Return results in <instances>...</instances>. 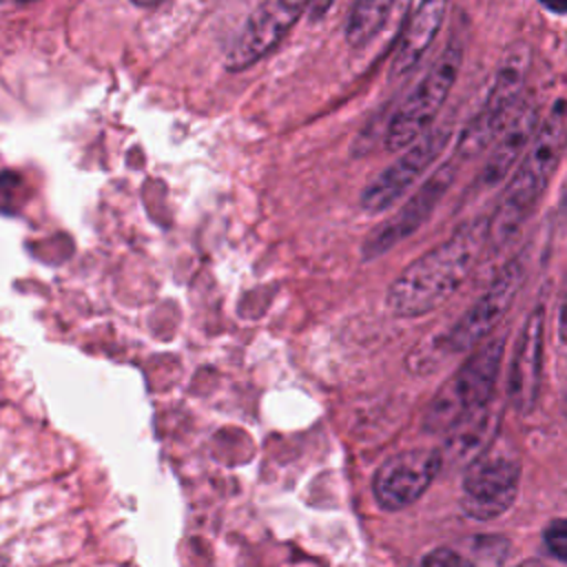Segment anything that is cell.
Returning <instances> with one entry per match:
<instances>
[{
	"instance_id": "5b68a950",
	"label": "cell",
	"mask_w": 567,
	"mask_h": 567,
	"mask_svg": "<svg viewBox=\"0 0 567 567\" xmlns=\"http://www.w3.org/2000/svg\"><path fill=\"white\" fill-rule=\"evenodd\" d=\"M529 60L532 53L523 42H516L503 53L501 64L489 84L487 97L483 100V106L474 113V117L465 124L456 140L452 153L456 159L465 162L476 157L507 128V124L520 109L518 100L523 95L525 80L529 73Z\"/></svg>"
},
{
	"instance_id": "44dd1931",
	"label": "cell",
	"mask_w": 567,
	"mask_h": 567,
	"mask_svg": "<svg viewBox=\"0 0 567 567\" xmlns=\"http://www.w3.org/2000/svg\"><path fill=\"white\" fill-rule=\"evenodd\" d=\"M518 567H545L543 563H536V560H529V563H523V565H518Z\"/></svg>"
},
{
	"instance_id": "52a82bcc",
	"label": "cell",
	"mask_w": 567,
	"mask_h": 567,
	"mask_svg": "<svg viewBox=\"0 0 567 567\" xmlns=\"http://www.w3.org/2000/svg\"><path fill=\"white\" fill-rule=\"evenodd\" d=\"M520 463L505 454L487 450L465 467L461 485V509L476 520H492L505 514L518 494Z\"/></svg>"
},
{
	"instance_id": "e0dca14e",
	"label": "cell",
	"mask_w": 567,
	"mask_h": 567,
	"mask_svg": "<svg viewBox=\"0 0 567 567\" xmlns=\"http://www.w3.org/2000/svg\"><path fill=\"white\" fill-rule=\"evenodd\" d=\"M543 538H545V547L560 560L567 563V518H558V520H551L545 532H543Z\"/></svg>"
},
{
	"instance_id": "30bf717a",
	"label": "cell",
	"mask_w": 567,
	"mask_h": 567,
	"mask_svg": "<svg viewBox=\"0 0 567 567\" xmlns=\"http://www.w3.org/2000/svg\"><path fill=\"white\" fill-rule=\"evenodd\" d=\"M443 467L436 447H412L385 458L372 476V494L383 509L396 512L423 496Z\"/></svg>"
},
{
	"instance_id": "7a4b0ae2",
	"label": "cell",
	"mask_w": 567,
	"mask_h": 567,
	"mask_svg": "<svg viewBox=\"0 0 567 567\" xmlns=\"http://www.w3.org/2000/svg\"><path fill=\"white\" fill-rule=\"evenodd\" d=\"M567 153V100H556L543 117L525 157L514 171L494 213L489 215V246L509 244L529 219Z\"/></svg>"
},
{
	"instance_id": "7c38bea8",
	"label": "cell",
	"mask_w": 567,
	"mask_h": 567,
	"mask_svg": "<svg viewBox=\"0 0 567 567\" xmlns=\"http://www.w3.org/2000/svg\"><path fill=\"white\" fill-rule=\"evenodd\" d=\"M543 348H545V312L534 308L516 339L507 374V401L518 414H529L540 394L543 381Z\"/></svg>"
},
{
	"instance_id": "6da1fadb",
	"label": "cell",
	"mask_w": 567,
	"mask_h": 567,
	"mask_svg": "<svg viewBox=\"0 0 567 567\" xmlns=\"http://www.w3.org/2000/svg\"><path fill=\"white\" fill-rule=\"evenodd\" d=\"M487 244L489 217L463 224L399 272L385 292L388 310L408 319L432 312L461 288Z\"/></svg>"
},
{
	"instance_id": "8fae6325",
	"label": "cell",
	"mask_w": 567,
	"mask_h": 567,
	"mask_svg": "<svg viewBox=\"0 0 567 567\" xmlns=\"http://www.w3.org/2000/svg\"><path fill=\"white\" fill-rule=\"evenodd\" d=\"M303 2H261L257 4L244 27L239 29L235 42L226 53V69L228 71H244L259 62L266 53H270L284 35L292 29V24L303 13Z\"/></svg>"
},
{
	"instance_id": "ffe728a7",
	"label": "cell",
	"mask_w": 567,
	"mask_h": 567,
	"mask_svg": "<svg viewBox=\"0 0 567 567\" xmlns=\"http://www.w3.org/2000/svg\"><path fill=\"white\" fill-rule=\"evenodd\" d=\"M560 215L567 219V186L563 190V199H560Z\"/></svg>"
},
{
	"instance_id": "9a60e30c",
	"label": "cell",
	"mask_w": 567,
	"mask_h": 567,
	"mask_svg": "<svg viewBox=\"0 0 567 567\" xmlns=\"http://www.w3.org/2000/svg\"><path fill=\"white\" fill-rule=\"evenodd\" d=\"M445 11H447L445 2H423L416 7V11L408 20L396 42V49L390 62L392 78H401L416 66V62L423 58V53L430 49L432 40L436 38L445 20Z\"/></svg>"
},
{
	"instance_id": "9c48e42d",
	"label": "cell",
	"mask_w": 567,
	"mask_h": 567,
	"mask_svg": "<svg viewBox=\"0 0 567 567\" xmlns=\"http://www.w3.org/2000/svg\"><path fill=\"white\" fill-rule=\"evenodd\" d=\"M450 126H432L412 146H408L392 164H388L363 190L359 206L363 213H383L399 202L405 190L432 166L450 140Z\"/></svg>"
},
{
	"instance_id": "2e32d148",
	"label": "cell",
	"mask_w": 567,
	"mask_h": 567,
	"mask_svg": "<svg viewBox=\"0 0 567 567\" xmlns=\"http://www.w3.org/2000/svg\"><path fill=\"white\" fill-rule=\"evenodd\" d=\"M394 4L392 2H357L346 20V42L350 47L368 44L388 22Z\"/></svg>"
},
{
	"instance_id": "ba28073f",
	"label": "cell",
	"mask_w": 567,
	"mask_h": 567,
	"mask_svg": "<svg viewBox=\"0 0 567 567\" xmlns=\"http://www.w3.org/2000/svg\"><path fill=\"white\" fill-rule=\"evenodd\" d=\"M461 159L454 155L447 157L441 166L434 168V173L412 193V197L388 219H383L379 226L372 228V233L361 244V257L365 261L381 257L383 252L392 250L399 241L414 235L432 215L436 204L443 199L447 188L452 186Z\"/></svg>"
},
{
	"instance_id": "3957f363",
	"label": "cell",
	"mask_w": 567,
	"mask_h": 567,
	"mask_svg": "<svg viewBox=\"0 0 567 567\" xmlns=\"http://www.w3.org/2000/svg\"><path fill=\"white\" fill-rule=\"evenodd\" d=\"M503 352V334L489 337L478 348H474L461 368L430 399L423 414V427L427 432H447L461 419L487 405L494 394Z\"/></svg>"
},
{
	"instance_id": "5bb4252c",
	"label": "cell",
	"mask_w": 567,
	"mask_h": 567,
	"mask_svg": "<svg viewBox=\"0 0 567 567\" xmlns=\"http://www.w3.org/2000/svg\"><path fill=\"white\" fill-rule=\"evenodd\" d=\"M501 421V412L492 405H483L481 410L472 412L470 416L461 419L454 427H450L445 434V445L441 450L443 461H450L454 465H472L478 456H483L489 450V443L496 436Z\"/></svg>"
},
{
	"instance_id": "8992f818",
	"label": "cell",
	"mask_w": 567,
	"mask_h": 567,
	"mask_svg": "<svg viewBox=\"0 0 567 567\" xmlns=\"http://www.w3.org/2000/svg\"><path fill=\"white\" fill-rule=\"evenodd\" d=\"M525 281V261L523 257L509 259L492 284L483 290V295L458 317L454 326L445 330L439 339L441 354H458L478 348L485 337L501 323V319L509 312L516 295L520 292Z\"/></svg>"
},
{
	"instance_id": "ac0fdd59",
	"label": "cell",
	"mask_w": 567,
	"mask_h": 567,
	"mask_svg": "<svg viewBox=\"0 0 567 567\" xmlns=\"http://www.w3.org/2000/svg\"><path fill=\"white\" fill-rule=\"evenodd\" d=\"M419 567H474V565L467 563L456 551H452L447 547H439V549H432L430 554H425Z\"/></svg>"
},
{
	"instance_id": "4fadbf2b",
	"label": "cell",
	"mask_w": 567,
	"mask_h": 567,
	"mask_svg": "<svg viewBox=\"0 0 567 567\" xmlns=\"http://www.w3.org/2000/svg\"><path fill=\"white\" fill-rule=\"evenodd\" d=\"M540 122L543 120H540L538 104L532 100L523 102L520 109L516 111V115L512 117V122L507 124V128L496 140L487 162L478 171L474 188L485 190V188H492L498 182H503L507 177V173L512 171V166L525 157L536 131L540 128Z\"/></svg>"
},
{
	"instance_id": "277c9868",
	"label": "cell",
	"mask_w": 567,
	"mask_h": 567,
	"mask_svg": "<svg viewBox=\"0 0 567 567\" xmlns=\"http://www.w3.org/2000/svg\"><path fill=\"white\" fill-rule=\"evenodd\" d=\"M463 38L454 33L445 44L443 53L430 64V69L419 78V82L410 89V93L401 100V104L390 115L385 128V148L388 151H405L421 135H425L434 126V117L445 104L461 64H463Z\"/></svg>"
},
{
	"instance_id": "d6986e66",
	"label": "cell",
	"mask_w": 567,
	"mask_h": 567,
	"mask_svg": "<svg viewBox=\"0 0 567 567\" xmlns=\"http://www.w3.org/2000/svg\"><path fill=\"white\" fill-rule=\"evenodd\" d=\"M558 337L567 346V279L560 297V308H558Z\"/></svg>"
}]
</instances>
